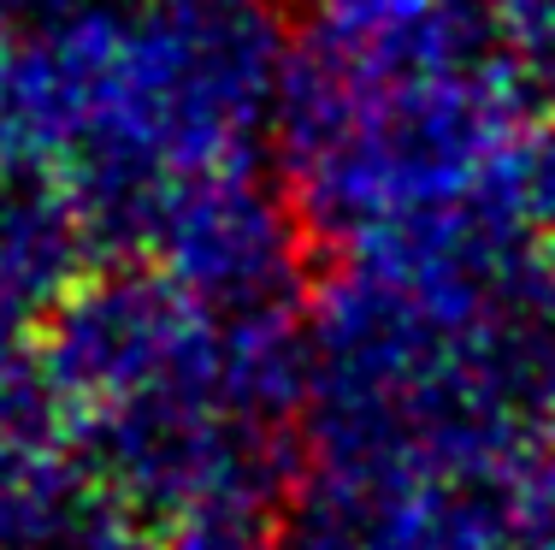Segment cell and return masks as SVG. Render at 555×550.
<instances>
[{
	"label": "cell",
	"instance_id": "obj_2",
	"mask_svg": "<svg viewBox=\"0 0 555 550\" xmlns=\"http://www.w3.org/2000/svg\"><path fill=\"white\" fill-rule=\"evenodd\" d=\"M149 243H160L171 267L202 291L260 296L296 267L313 238L289 195L267 190L255 166H219V172H183L171 183Z\"/></svg>",
	"mask_w": 555,
	"mask_h": 550
},
{
	"label": "cell",
	"instance_id": "obj_4",
	"mask_svg": "<svg viewBox=\"0 0 555 550\" xmlns=\"http://www.w3.org/2000/svg\"><path fill=\"white\" fill-rule=\"evenodd\" d=\"M496 36L538 89H555V0H496Z\"/></svg>",
	"mask_w": 555,
	"mask_h": 550
},
{
	"label": "cell",
	"instance_id": "obj_1",
	"mask_svg": "<svg viewBox=\"0 0 555 550\" xmlns=\"http://www.w3.org/2000/svg\"><path fill=\"white\" fill-rule=\"evenodd\" d=\"M284 48V0H137L118 12L101 130L60 166L83 238L149 243L171 178L255 166Z\"/></svg>",
	"mask_w": 555,
	"mask_h": 550
},
{
	"label": "cell",
	"instance_id": "obj_3",
	"mask_svg": "<svg viewBox=\"0 0 555 550\" xmlns=\"http://www.w3.org/2000/svg\"><path fill=\"white\" fill-rule=\"evenodd\" d=\"M473 190L508 219L514 231L555 238V119H520L479 166Z\"/></svg>",
	"mask_w": 555,
	"mask_h": 550
}]
</instances>
